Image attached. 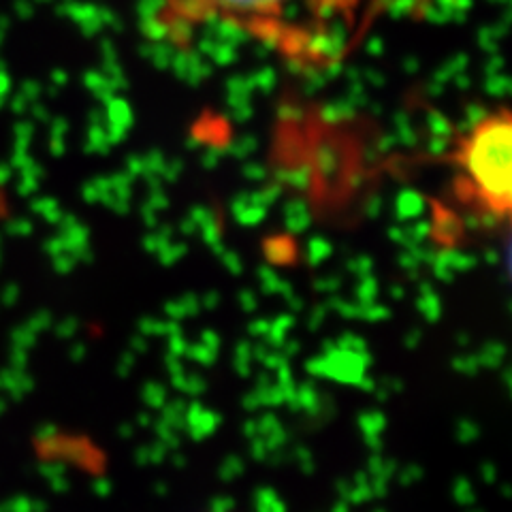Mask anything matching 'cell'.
I'll list each match as a JSON object with an SVG mask.
<instances>
[{"mask_svg":"<svg viewBox=\"0 0 512 512\" xmlns=\"http://www.w3.org/2000/svg\"><path fill=\"white\" fill-rule=\"evenodd\" d=\"M387 5H393V7H408V9H419V7H425L427 3H431V0H384Z\"/></svg>","mask_w":512,"mask_h":512,"instance_id":"3","label":"cell"},{"mask_svg":"<svg viewBox=\"0 0 512 512\" xmlns=\"http://www.w3.org/2000/svg\"><path fill=\"white\" fill-rule=\"evenodd\" d=\"M459 199L480 216L508 220L512 207V118L491 109L463 131L451 150Z\"/></svg>","mask_w":512,"mask_h":512,"instance_id":"1","label":"cell"},{"mask_svg":"<svg viewBox=\"0 0 512 512\" xmlns=\"http://www.w3.org/2000/svg\"><path fill=\"white\" fill-rule=\"evenodd\" d=\"M297 0H158L152 22L158 37L173 45H190L197 32L231 26L261 35L274 30Z\"/></svg>","mask_w":512,"mask_h":512,"instance_id":"2","label":"cell"}]
</instances>
